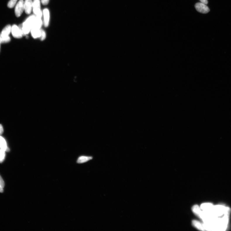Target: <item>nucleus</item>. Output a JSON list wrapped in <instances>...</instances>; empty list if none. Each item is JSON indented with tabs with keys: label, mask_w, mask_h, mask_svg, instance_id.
I'll list each match as a JSON object with an SVG mask.
<instances>
[{
	"label": "nucleus",
	"mask_w": 231,
	"mask_h": 231,
	"mask_svg": "<svg viewBox=\"0 0 231 231\" xmlns=\"http://www.w3.org/2000/svg\"><path fill=\"white\" fill-rule=\"evenodd\" d=\"M35 18L34 15L30 16L22 24L19 25L18 27L21 30L23 35L28 34L31 31Z\"/></svg>",
	"instance_id": "f257e3e1"
},
{
	"label": "nucleus",
	"mask_w": 231,
	"mask_h": 231,
	"mask_svg": "<svg viewBox=\"0 0 231 231\" xmlns=\"http://www.w3.org/2000/svg\"><path fill=\"white\" fill-rule=\"evenodd\" d=\"M32 8L34 14L36 16L41 18L42 14L40 9V2L39 0H34Z\"/></svg>",
	"instance_id": "f03ea898"
},
{
	"label": "nucleus",
	"mask_w": 231,
	"mask_h": 231,
	"mask_svg": "<svg viewBox=\"0 0 231 231\" xmlns=\"http://www.w3.org/2000/svg\"><path fill=\"white\" fill-rule=\"evenodd\" d=\"M24 11V2L23 0H20L16 4L15 8V14L16 17H20Z\"/></svg>",
	"instance_id": "7ed1b4c3"
},
{
	"label": "nucleus",
	"mask_w": 231,
	"mask_h": 231,
	"mask_svg": "<svg viewBox=\"0 0 231 231\" xmlns=\"http://www.w3.org/2000/svg\"><path fill=\"white\" fill-rule=\"evenodd\" d=\"M195 8L198 12L202 14H207L210 11L209 8L206 4L201 2L196 3Z\"/></svg>",
	"instance_id": "20e7f679"
},
{
	"label": "nucleus",
	"mask_w": 231,
	"mask_h": 231,
	"mask_svg": "<svg viewBox=\"0 0 231 231\" xmlns=\"http://www.w3.org/2000/svg\"><path fill=\"white\" fill-rule=\"evenodd\" d=\"M226 208V207L222 205L214 206L212 213L216 216H221L225 213Z\"/></svg>",
	"instance_id": "39448f33"
},
{
	"label": "nucleus",
	"mask_w": 231,
	"mask_h": 231,
	"mask_svg": "<svg viewBox=\"0 0 231 231\" xmlns=\"http://www.w3.org/2000/svg\"><path fill=\"white\" fill-rule=\"evenodd\" d=\"M11 32L13 37L16 38H21L23 36L20 29L15 25L12 26Z\"/></svg>",
	"instance_id": "423d86ee"
},
{
	"label": "nucleus",
	"mask_w": 231,
	"mask_h": 231,
	"mask_svg": "<svg viewBox=\"0 0 231 231\" xmlns=\"http://www.w3.org/2000/svg\"><path fill=\"white\" fill-rule=\"evenodd\" d=\"M33 8L32 0H25L24 2L25 11L26 14H30Z\"/></svg>",
	"instance_id": "0eeeda50"
},
{
	"label": "nucleus",
	"mask_w": 231,
	"mask_h": 231,
	"mask_svg": "<svg viewBox=\"0 0 231 231\" xmlns=\"http://www.w3.org/2000/svg\"><path fill=\"white\" fill-rule=\"evenodd\" d=\"M214 206L213 204L211 203H204L201 205L200 208L201 210L204 212L212 214V212Z\"/></svg>",
	"instance_id": "6e6552de"
},
{
	"label": "nucleus",
	"mask_w": 231,
	"mask_h": 231,
	"mask_svg": "<svg viewBox=\"0 0 231 231\" xmlns=\"http://www.w3.org/2000/svg\"><path fill=\"white\" fill-rule=\"evenodd\" d=\"M11 31V27L10 25H6L3 29L1 32V37H8L10 34Z\"/></svg>",
	"instance_id": "1a4fd4ad"
},
{
	"label": "nucleus",
	"mask_w": 231,
	"mask_h": 231,
	"mask_svg": "<svg viewBox=\"0 0 231 231\" xmlns=\"http://www.w3.org/2000/svg\"><path fill=\"white\" fill-rule=\"evenodd\" d=\"M3 149L6 151H9L10 150L7 146V144L5 139L0 136V149Z\"/></svg>",
	"instance_id": "9d476101"
},
{
	"label": "nucleus",
	"mask_w": 231,
	"mask_h": 231,
	"mask_svg": "<svg viewBox=\"0 0 231 231\" xmlns=\"http://www.w3.org/2000/svg\"><path fill=\"white\" fill-rule=\"evenodd\" d=\"M44 23L45 27H47L48 26L49 20V13L48 9H45L43 11Z\"/></svg>",
	"instance_id": "9b49d317"
},
{
	"label": "nucleus",
	"mask_w": 231,
	"mask_h": 231,
	"mask_svg": "<svg viewBox=\"0 0 231 231\" xmlns=\"http://www.w3.org/2000/svg\"><path fill=\"white\" fill-rule=\"evenodd\" d=\"M92 157L91 156H82L79 157L77 161L78 163H83L92 160Z\"/></svg>",
	"instance_id": "f8f14e48"
},
{
	"label": "nucleus",
	"mask_w": 231,
	"mask_h": 231,
	"mask_svg": "<svg viewBox=\"0 0 231 231\" xmlns=\"http://www.w3.org/2000/svg\"><path fill=\"white\" fill-rule=\"evenodd\" d=\"M31 32L32 37L34 38H40L41 35V31L40 29H32Z\"/></svg>",
	"instance_id": "ddd939ff"
},
{
	"label": "nucleus",
	"mask_w": 231,
	"mask_h": 231,
	"mask_svg": "<svg viewBox=\"0 0 231 231\" xmlns=\"http://www.w3.org/2000/svg\"><path fill=\"white\" fill-rule=\"evenodd\" d=\"M193 225L197 229L201 230H204V224L196 220H194L192 222Z\"/></svg>",
	"instance_id": "4468645a"
},
{
	"label": "nucleus",
	"mask_w": 231,
	"mask_h": 231,
	"mask_svg": "<svg viewBox=\"0 0 231 231\" xmlns=\"http://www.w3.org/2000/svg\"><path fill=\"white\" fill-rule=\"evenodd\" d=\"M192 211L194 213H195L196 215L199 217L202 211L200 207L197 205L194 206L193 207Z\"/></svg>",
	"instance_id": "2eb2a0df"
},
{
	"label": "nucleus",
	"mask_w": 231,
	"mask_h": 231,
	"mask_svg": "<svg viewBox=\"0 0 231 231\" xmlns=\"http://www.w3.org/2000/svg\"><path fill=\"white\" fill-rule=\"evenodd\" d=\"M6 151L3 149H0V163L3 162L5 159Z\"/></svg>",
	"instance_id": "dca6fc26"
},
{
	"label": "nucleus",
	"mask_w": 231,
	"mask_h": 231,
	"mask_svg": "<svg viewBox=\"0 0 231 231\" xmlns=\"http://www.w3.org/2000/svg\"><path fill=\"white\" fill-rule=\"evenodd\" d=\"M11 40V38L9 36L8 37H1V40H0V44L6 43L9 42Z\"/></svg>",
	"instance_id": "f3484780"
},
{
	"label": "nucleus",
	"mask_w": 231,
	"mask_h": 231,
	"mask_svg": "<svg viewBox=\"0 0 231 231\" xmlns=\"http://www.w3.org/2000/svg\"><path fill=\"white\" fill-rule=\"evenodd\" d=\"M18 0H10L8 2V6L9 8H13L14 7Z\"/></svg>",
	"instance_id": "a211bd4d"
},
{
	"label": "nucleus",
	"mask_w": 231,
	"mask_h": 231,
	"mask_svg": "<svg viewBox=\"0 0 231 231\" xmlns=\"http://www.w3.org/2000/svg\"><path fill=\"white\" fill-rule=\"evenodd\" d=\"M41 35L40 38L41 40L43 41L44 40V39H45L46 37V35L45 32L43 30H41Z\"/></svg>",
	"instance_id": "6ab92c4d"
},
{
	"label": "nucleus",
	"mask_w": 231,
	"mask_h": 231,
	"mask_svg": "<svg viewBox=\"0 0 231 231\" xmlns=\"http://www.w3.org/2000/svg\"><path fill=\"white\" fill-rule=\"evenodd\" d=\"M5 186V183L4 180H3L1 177L0 175V187L3 188H4Z\"/></svg>",
	"instance_id": "aec40b11"
},
{
	"label": "nucleus",
	"mask_w": 231,
	"mask_h": 231,
	"mask_svg": "<svg viewBox=\"0 0 231 231\" xmlns=\"http://www.w3.org/2000/svg\"><path fill=\"white\" fill-rule=\"evenodd\" d=\"M49 0H42V3L44 5H47L48 4Z\"/></svg>",
	"instance_id": "412c9836"
},
{
	"label": "nucleus",
	"mask_w": 231,
	"mask_h": 231,
	"mask_svg": "<svg viewBox=\"0 0 231 231\" xmlns=\"http://www.w3.org/2000/svg\"><path fill=\"white\" fill-rule=\"evenodd\" d=\"M3 132H4V130H3V126L1 124H0V136H1V135L3 134Z\"/></svg>",
	"instance_id": "4be33fe9"
},
{
	"label": "nucleus",
	"mask_w": 231,
	"mask_h": 231,
	"mask_svg": "<svg viewBox=\"0 0 231 231\" xmlns=\"http://www.w3.org/2000/svg\"><path fill=\"white\" fill-rule=\"evenodd\" d=\"M201 3H204V4L207 5L208 4V1L207 0H199Z\"/></svg>",
	"instance_id": "5701e85b"
},
{
	"label": "nucleus",
	"mask_w": 231,
	"mask_h": 231,
	"mask_svg": "<svg viewBox=\"0 0 231 231\" xmlns=\"http://www.w3.org/2000/svg\"><path fill=\"white\" fill-rule=\"evenodd\" d=\"M3 188L0 187V192L2 193L3 192Z\"/></svg>",
	"instance_id": "b1692460"
},
{
	"label": "nucleus",
	"mask_w": 231,
	"mask_h": 231,
	"mask_svg": "<svg viewBox=\"0 0 231 231\" xmlns=\"http://www.w3.org/2000/svg\"><path fill=\"white\" fill-rule=\"evenodd\" d=\"M1 34H0V40H1Z\"/></svg>",
	"instance_id": "393cba45"
},
{
	"label": "nucleus",
	"mask_w": 231,
	"mask_h": 231,
	"mask_svg": "<svg viewBox=\"0 0 231 231\" xmlns=\"http://www.w3.org/2000/svg\"><path fill=\"white\" fill-rule=\"evenodd\" d=\"M1 44H0V50H1Z\"/></svg>",
	"instance_id": "a878e982"
}]
</instances>
